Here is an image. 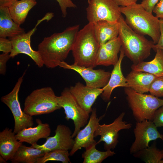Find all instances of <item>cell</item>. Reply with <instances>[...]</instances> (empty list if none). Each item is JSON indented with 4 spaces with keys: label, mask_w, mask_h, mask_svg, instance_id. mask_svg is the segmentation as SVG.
<instances>
[{
    "label": "cell",
    "mask_w": 163,
    "mask_h": 163,
    "mask_svg": "<svg viewBox=\"0 0 163 163\" xmlns=\"http://www.w3.org/2000/svg\"><path fill=\"white\" fill-rule=\"evenodd\" d=\"M160 36L159 40L156 44H155L153 49L155 51L157 49L163 50V18L159 19Z\"/></svg>",
    "instance_id": "37"
},
{
    "label": "cell",
    "mask_w": 163,
    "mask_h": 163,
    "mask_svg": "<svg viewBox=\"0 0 163 163\" xmlns=\"http://www.w3.org/2000/svg\"><path fill=\"white\" fill-rule=\"evenodd\" d=\"M56 99L59 105L64 110L65 119L67 120H72L73 122L75 128L72 136L74 138L81 129L88 123L89 114L78 104L69 88H65L60 96H56Z\"/></svg>",
    "instance_id": "7"
},
{
    "label": "cell",
    "mask_w": 163,
    "mask_h": 163,
    "mask_svg": "<svg viewBox=\"0 0 163 163\" xmlns=\"http://www.w3.org/2000/svg\"><path fill=\"white\" fill-rule=\"evenodd\" d=\"M79 27V24L69 27L62 32L45 37L38 44L37 51L46 67L55 68L66 58L72 50Z\"/></svg>",
    "instance_id": "1"
},
{
    "label": "cell",
    "mask_w": 163,
    "mask_h": 163,
    "mask_svg": "<svg viewBox=\"0 0 163 163\" xmlns=\"http://www.w3.org/2000/svg\"><path fill=\"white\" fill-rule=\"evenodd\" d=\"M70 91L80 105L88 113H91L93 105L104 91L102 88H92L78 82L69 88Z\"/></svg>",
    "instance_id": "16"
},
{
    "label": "cell",
    "mask_w": 163,
    "mask_h": 163,
    "mask_svg": "<svg viewBox=\"0 0 163 163\" xmlns=\"http://www.w3.org/2000/svg\"><path fill=\"white\" fill-rule=\"evenodd\" d=\"M94 24L95 35L100 45L118 37V21L113 22L101 21Z\"/></svg>",
    "instance_id": "23"
},
{
    "label": "cell",
    "mask_w": 163,
    "mask_h": 163,
    "mask_svg": "<svg viewBox=\"0 0 163 163\" xmlns=\"http://www.w3.org/2000/svg\"><path fill=\"white\" fill-rule=\"evenodd\" d=\"M161 163H163V159L161 161Z\"/></svg>",
    "instance_id": "42"
},
{
    "label": "cell",
    "mask_w": 163,
    "mask_h": 163,
    "mask_svg": "<svg viewBox=\"0 0 163 163\" xmlns=\"http://www.w3.org/2000/svg\"><path fill=\"white\" fill-rule=\"evenodd\" d=\"M125 115V113L123 112L112 123L98 125L94 133V137L101 136L97 145L103 142L105 150L113 149L116 147L119 142V132L122 129H129L132 126L130 123L123 120Z\"/></svg>",
    "instance_id": "11"
},
{
    "label": "cell",
    "mask_w": 163,
    "mask_h": 163,
    "mask_svg": "<svg viewBox=\"0 0 163 163\" xmlns=\"http://www.w3.org/2000/svg\"><path fill=\"white\" fill-rule=\"evenodd\" d=\"M36 120L37 124L36 126L25 129L15 134L18 140L32 145L41 139H46L50 136L51 132L50 125L43 123L39 118Z\"/></svg>",
    "instance_id": "18"
},
{
    "label": "cell",
    "mask_w": 163,
    "mask_h": 163,
    "mask_svg": "<svg viewBox=\"0 0 163 163\" xmlns=\"http://www.w3.org/2000/svg\"><path fill=\"white\" fill-rule=\"evenodd\" d=\"M100 44L96 37L94 23H88L77 34L72 51L76 65L94 68Z\"/></svg>",
    "instance_id": "4"
},
{
    "label": "cell",
    "mask_w": 163,
    "mask_h": 163,
    "mask_svg": "<svg viewBox=\"0 0 163 163\" xmlns=\"http://www.w3.org/2000/svg\"><path fill=\"white\" fill-rule=\"evenodd\" d=\"M25 33L24 28L15 23L8 7L0 6V37H14Z\"/></svg>",
    "instance_id": "21"
},
{
    "label": "cell",
    "mask_w": 163,
    "mask_h": 163,
    "mask_svg": "<svg viewBox=\"0 0 163 163\" xmlns=\"http://www.w3.org/2000/svg\"><path fill=\"white\" fill-rule=\"evenodd\" d=\"M52 88L46 87L33 91L25 98L23 111L32 116L48 114L61 107Z\"/></svg>",
    "instance_id": "6"
},
{
    "label": "cell",
    "mask_w": 163,
    "mask_h": 163,
    "mask_svg": "<svg viewBox=\"0 0 163 163\" xmlns=\"http://www.w3.org/2000/svg\"><path fill=\"white\" fill-rule=\"evenodd\" d=\"M97 142L85 148V151L82 155L83 163H101L107 158L115 154L111 150L101 151L96 148Z\"/></svg>",
    "instance_id": "26"
},
{
    "label": "cell",
    "mask_w": 163,
    "mask_h": 163,
    "mask_svg": "<svg viewBox=\"0 0 163 163\" xmlns=\"http://www.w3.org/2000/svg\"><path fill=\"white\" fill-rule=\"evenodd\" d=\"M6 161L0 155V163H6Z\"/></svg>",
    "instance_id": "41"
},
{
    "label": "cell",
    "mask_w": 163,
    "mask_h": 163,
    "mask_svg": "<svg viewBox=\"0 0 163 163\" xmlns=\"http://www.w3.org/2000/svg\"><path fill=\"white\" fill-rule=\"evenodd\" d=\"M25 72L20 77L12 91L1 97V100L10 109L14 119L13 132L17 134L22 130L34 125L33 116L25 113L21 108L18 98V94L23 82Z\"/></svg>",
    "instance_id": "8"
},
{
    "label": "cell",
    "mask_w": 163,
    "mask_h": 163,
    "mask_svg": "<svg viewBox=\"0 0 163 163\" xmlns=\"http://www.w3.org/2000/svg\"><path fill=\"white\" fill-rule=\"evenodd\" d=\"M146 163H161L163 159V149L160 150L154 143L147 148L133 154Z\"/></svg>",
    "instance_id": "27"
},
{
    "label": "cell",
    "mask_w": 163,
    "mask_h": 163,
    "mask_svg": "<svg viewBox=\"0 0 163 163\" xmlns=\"http://www.w3.org/2000/svg\"><path fill=\"white\" fill-rule=\"evenodd\" d=\"M55 132L54 136L47 138L43 144L40 145L35 143L31 146L46 152L56 150H71L75 140L69 128L63 124H59L57 126Z\"/></svg>",
    "instance_id": "13"
},
{
    "label": "cell",
    "mask_w": 163,
    "mask_h": 163,
    "mask_svg": "<svg viewBox=\"0 0 163 163\" xmlns=\"http://www.w3.org/2000/svg\"><path fill=\"white\" fill-rule=\"evenodd\" d=\"M153 12L158 18H163V0H159L155 6Z\"/></svg>",
    "instance_id": "38"
},
{
    "label": "cell",
    "mask_w": 163,
    "mask_h": 163,
    "mask_svg": "<svg viewBox=\"0 0 163 163\" xmlns=\"http://www.w3.org/2000/svg\"><path fill=\"white\" fill-rule=\"evenodd\" d=\"M120 9L125 16L126 23L132 29L142 35H148L155 44L157 43L160 36L159 18L147 11L140 4L120 6Z\"/></svg>",
    "instance_id": "3"
},
{
    "label": "cell",
    "mask_w": 163,
    "mask_h": 163,
    "mask_svg": "<svg viewBox=\"0 0 163 163\" xmlns=\"http://www.w3.org/2000/svg\"><path fill=\"white\" fill-rule=\"evenodd\" d=\"M120 39L121 48L125 56L136 64L144 61L150 55L155 44L143 36L134 31L126 23L121 15L118 20Z\"/></svg>",
    "instance_id": "2"
},
{
    "label": "cell",
    "mask_w": 163,
    "mask_h": 163,
    "mask_svg": "<svg viewBox=\"0 0 163 163\" xmlns=\"http://www.w3.org/2000/svg\"><path fill=\"white\" fill-rule=\"evenodd\" d=\"M18 0H0V6L9 7Z\"/></svg>",
    "instance_id": "40"
},
{
    "label": "cell",
    "mask_w": 163,
    "mask_h": 163,
    "mask_svg": "<svg viewBox=\"0 0 163 163\" xmlns=\"http://www.w3.org/2000/svg\"><path fill=\"white\" fill-rule=\"evenodd\" d=\"M128 105L136 122L145 120L152 121L155 111L163 105V99L151 94L136 92L129 87L124 88Z\"/></svg>",
    "instance_id": "5"
},
{
    "label": "cell",
    "mask_w": 163,
    "mask_h": 163,
    "mask_svg": "<svg viewBox=\"0 0 163 163\" xmlns=\"http://www.w3.org/2000/svg\"><path fill=\"white\" fill-rule=\"evenodd\" d=\"M69 150H56L45 152L44 155L39 158L37 163H45L49 161H58L62 163H71Z\"/></svg>",
    "instance_id": "28"
},
{
    "label": "cell",
    "mask_w": 163,
    "mask_h": 163,
    "mask_svg": "<svg viewBox=\"0 0 163 163\" xmlns=\"http://www.w3.org/2000/svg\"><path fill=\"white\" fill-rule=\"evenodd\" d=\"M104 115L98 118L97 117L96 108H94L91 112L88 122L85 127L80 129L74 139V143L69 152L72 156L78 150L82 148H86L89 145L97 142L94 139V133L99 124L100 121Z\"/></svg>",
    "instance_id": "15"
},
{
    "label": "cell",
    "mask_w": 163,
    "mask_h": 163,
    "mask_svg": "<svg viewBox=\"0 0 163 163\" xmlns=\"http://www.w3.org/2000/svg\"><path fill=\"white\" fill-rule=\"evenodd\" d=\"M125 56L124 52L121 48L118 60L113 66L108 82L103 87L104 91L101 95L102 98L105 101L110 100L112 93L116 88L128 87L126 78L124 76L121 69L122 62Z\"/></svg>",
    "instance_id": "17"
},
{
    "label": "cell",
    "mask_w": 163,
    "mask_h": 163,
    "mask_svg": "<svg viewBox=\"0 0 163 163\" xmlns=\"http://www.w3.org/2000/svg\"><path fill=\"white\" fill-rule=\"evenodd\" d=\"M133 132L135 139L129 149L131 154L147 148L152 141L158 139L163 141V135L159 132L157 127L152 121L136 122Z\"/></svg>",
    "instance_id": "12"
},
{
    "label": "cell",
    "mask_w": 163,
    "mask_h": 163,
    "mask_svg": "<svg viewBox=\"0 0 163 163\" xmlns=\"http://www.w3.org/2000/svg\"><path fill=\"white\" fill-rule=\"evenodd\" d=\"M149 92L158 97H163V76L157 77L150 86Z\"/></svg>",
    "instance_id": "31"
},
{
    "label": "cell",
    "mask_w": 163,
    "mask_h": 163,
    "mask_svg": "<svg viewBox=\"0 0 163 163\" xmlns=\"http://www.w3.org/2000/svg\"><path fill=\"white\" fill-rule=\"evenodd\" d=\"M86 11L88 23H92L101 21L117 22L122 15L120 6L113 0H88Z\"/></svg>",
    "instance_id": "10"
},
{
    "label": "cell",
    "mask_w": 163,
    "mask_h": 163,
    "mask_svg": "<svg viewBox=\"0 0 163 163\" xmlns=\"http://www.w3.org/2000/svg\"><path fill=\"white\" fill-rule=\"evenodd\" d=\"M157 77L146 72L132 70L126 78L128 87L143 94L149 92L151 84Z\"/></svg>",
    "instance_id": "20"
},
{
    "label": "cell",
    "mask_w": 163,
    "mask_h": 163,
    "mask_svg": "<svg viewBox=\"0 0 163 163\" xmlns=\"http://www.w3.org/2000/svg\"><path fill=\"white\" fill-rule=\"evenodd\" d=\"M117 62L107 53L103 44L100 45L96 58V66H114Z\"/></svg>",
    "instance_id": "30"
},
{
    "label": "cell",
    "mask_w": 163,
    "mask_h": 163,
    "mask_svg": "<svg viewBox=\"0 0 163 163\" xmlns=\"http://www.w3.org/2000/svg\"><path fill=\"white\" fill-rule=\"evenodd\" d=\"M159 0H142L140 3L148 12L152 13L153 9Z\"/></svg>",
    "instance_id": "36"
},
{
    "label": "cell",
    "mask_w": 163,
    "mask_h": 163,
    "mask_svg": "<svg viewBox=\"0 0 163 163\" xmlns=\"http://www.w3.org/2000/svg\"><path fill=\"white\" fill-rule=\"evenodd\" d=\"M103 44L107 53L117 62L119 59L118 55L121 48L119 37L108 41Z\"/></svg>",
    "instance_id": "29"
},
{
    "label": "cell",
    "mask_w": 163,
    "mask_h": 163,
    "mask_svg": "<svg viewBox=\"0 0 163 163\" xmlns=\"http://www.w3.org/2000/svg\"><path fill=\"white\" fill-rule=\"evenodd\" d=\"M60 6L62 16L66 17L67 14V9L69 8H75L77 6L72 2L73 0H56Z\"/></svg>",
    "instance_id": "32"
},
{
    "label": "cell",
    "mask_w": 163,
    "mask_h": 163,
    "mask_svg": "<svg viewBox=\"0 0 163 163\" xmlns=\"http://www.w3.org/2000/svg\"><path fill=\"white\" fill-rule=\"evenodd\" d=\"M152 121L157 127H163V105L155 111Z\"/></svg>",
    "instance_id": "34"
},
{
    "label": "cell",
    "mask_w": 163,
    "mask_h": 163,
    "mask_svg": "<svg viewBox=\"0 0 163 163\" xmlns=\"http://www.w3.org/2000/svg\"><path fill=\"white\" fill-rule=\"evenodd\" d=\"M54 16L52 12L46 13L42 18L38 20L34 28L27 33H24L14 37L9 38L11 41L12 48L10 53L13 58L19 54L23 53L29 56L39 68L43 66L44 63L38 51H35L31 46V37L37 30V27L42 21L51 20Z\"/></svg>",
    "instance_id": "9"
},
{
    "label": "cell",
    "mask_w": 163,
    "mask_h": 163,
    "mask_svg": "<svg viewBox=\"0 0 163 163\" xmlns=\"http://www.w3.org/2000/svg\"><path fill=\"white\" fill-rule=\"evenodd\" d=\"M12 45L11 40L6 37H0V51L4 53H10Z\"/></svg>",
    "instance_id": "33"
},
{
    "label": "cell",
    "mask_w": 163,
    "mask_h": 163,
    "mask_svg": "<svg viewBox=\"0 0 163 163\" xmlns=\"http://www.w3.org/2000/svg\"><path fill=\"white\" fill-rule=\"evenodd\" d=\"M46 152L40 149L21 145L13 158L12 163H37V159L43 157Z\"/></svg>",
    "instance_id": "25"
},
{
    "label": "cell",
    "mask_w": 163,
    "mask_h": 163,
    "mask_svg": "<svg viewBox=\"0 0 163 163\" xmlns=\"http://www.w3.org/2000/svg\"><path fill=\"white\" fill-rule=\"evenodd\" d=\"M154 58L149 62L142 61L131 66L132 70L146 72L157 77L163 76V50L157 49Z\"/></svg>",
    "instance_id": "22"
},
{
    "label": "cell",
    "mask_w": 163,
    "mask_h": 163,
    "mask_svg": "<svg viewBox=\"0 0 163 163\" xmlns=\"http://www.w3.org/2000/svg\"><path fill=\"white\" fill-rule=\"evenodd\" d=\"M12 129L6 127L0 132V155L11 160L22 142L18 140Z\"/></svg>",
    "instance_id": "19"
},
{
    "label": "cell",
    "mask_w": 163,
    "mask_h": 163,
    "mask_svg": "<svg viewBox=\"0 0 163 163\" xmlns=\"http://www.w3.org/2000/svg\"><path fill=\"white\" fill-rule=\"evenodd\" d=\"M59 66L65 69H71L78 73L85 80L86 85L92 88H102L107 84L111 72L102 69H94L93 68L69 64L64 61Z\"/></svg>",
    "instance_id": "14"
},
{
    "label": "cell",
    "mask_w": 163,
    "mask_h": 163,
    "mask_svg": "<svg viewBox=\"0 0 163 163\" xmlns=\"http://www.w3.org/2000/svg\"><path fill=\"white\" fill-rule=\"evenodd\" d=\"M11 58L10 53H4L0 55V74L5 75L6 71V63L8 60Z\"/></svg>",
    "instance_id": "35"
},
{
    "label": "cell",
    "mask_w": 163,
    "mask_h": 163,
    "mask_svg": "<svg viewBox=\"0 0 163 163\" xmlns=\"http://www.w3.org/2000/svg\"><path fill=\"white\" fill-rule=\"evenodd\" d=\"M119 6L126 7L136 3L137 0H113Z\"/></svg>",
    "instance_id": "39"
},
{
    "label": "cell",
    "mask_w": 163,
    "mask_h": 163,
    "mask_svg": "<svg viewBox=\"0 0 163 163\" xmlns=\"http://www.w3.org/2000/svg\"><path fill=\"white\" fill-rule=\"evenodd\" d=\"M37 4L36 0H17L8 7L14 21L21 25L25 21L29 11Z\"/></svg>",
    "instance_id": "24"
}]
</instances>
